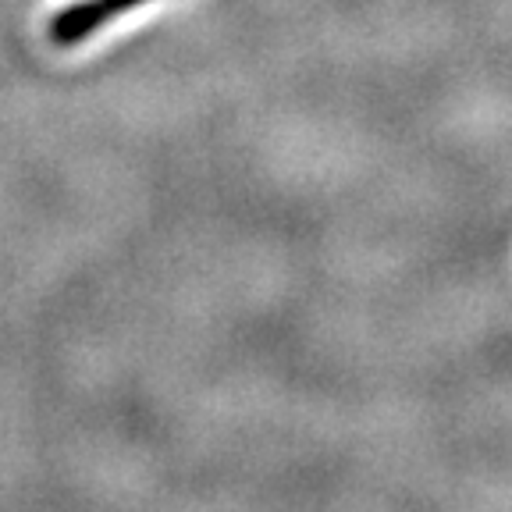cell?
Masks as SVG:
<instances>
[{
    "label": "cell",
    "mask_w": 512,
    "mask_h": 512,
    "mask_svg": "<svg viewBox=\"0 0 512 512\" xmlns=\"http://www.w3.org/2000/svg\"><path fill=\"white\" fill-rule=\"evenodd\" d=\"M136 4H146V0H89V4H79V8L64 11L61 18L50 22V40L57 47H72V43H82L86 36H93L100 25H107L111 18L125 15L128 8Z\"/></svg>",
    "instance_id": "cell-1"
}]
</instances>
